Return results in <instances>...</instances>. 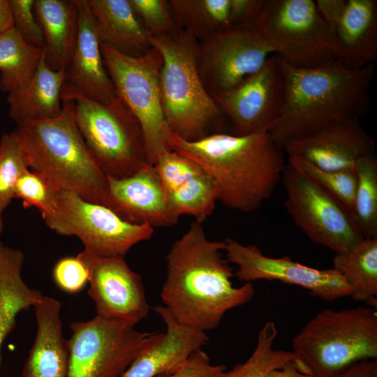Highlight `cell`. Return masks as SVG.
Wrapping results in <instances>:
<instances>
[{"mask_svg":"<svg viewBox=\"0 0 377 377\" xmlns=\"http://www.w3.org/2000/svg\"><path fill=\"white\" fill-rule=\"evenodd\" d=\"M225 241H211L202 223L192 222L166 256L161 297L180 324L203 332L216 328L226 313L249 302L251 283L232 285V268L223 258Z\"/></svg>","mask_w":377,"mask_h":377,"instance_id":"obj_1","label":"cell"},{"mask_svg":"<svg viewBox=\"0 0 377 377\" xmlns=\"http://www.w3.org/2000/svg\"><path fill=\"white\" fill-rule=\"evenodd\" d=\"M284 100L281 116L269 132L283 149L332 121L359 120L369 110L374 64L350 69L338 60L313 68H296L276 55Z\"/></svg>","mask_w":377,"mask_h":377,"instance_id":"obj_2","label":"cell"},{"mask_svg":"<svg viewBox=\"0 0 377 377\" xmlns=\"http://www.w3.org/2000/svg\"><path fill=\"white\" fill-rule=\"evenodd\" d=\"M171 150L196 162L213 179L219 201L242 212L258 209L282 179L284 150L269 133L237 136L226 133L186 141L171 131Z\"/></svg>","mask_w":377,"mask_h":377,"instance_id":"obj_3","label":"cell"},{"mask_svg":"<svg viewBox=\"0 0 377 377\" xmlns=\"http://www.w3.org/2000/svg\"><path fill=\"white\" fill-rule=\"evenodd\" d=\"M61 101L59 116L23 122L11 133L29 168L53 187L113 211L108 177L93 159L77 127L74 101Z\"/></svg>","mask_w":377,"mask_h":377,"instance_id":"obj_4","label":"cell"},{"mask_svg":"<svg viewBox=\"0 0 377 377\" xmlns=\"http://www.w3.org/2000/svg\"><path fill=\"white\" fill-rule=\"evenodd\" d=\"M163 57L160 98L169 130L186 141H195L211 131L224 133V114L206 91L196 65L197 39L181 29L175 34L149 37Z\"/></svg>","mask_w":377,"mask_h":377,"instance_id":"obj_5","label":"cell"},{"mask_svg":"<svg viewBox=\"0 0 377 377\" xmlns=\"http://www.w3.org/2000/svg\"><path fill=\"white\" fill-rule=\"evenodd\" d=\"M293 353L317 377H334L357 362L376 360V309L319 311L293 338Z\"/></svg>","mask_w":377,"mask_h":377,"instance_id":"obj_6","label":"cell"},{"mask_svg":"<svg viewBox=\"0 0 377 377\" xmlns=\"http://www.w3.org/2000/svg\"><path fill=\"white\" fill-rule=\"evenodd\" d=\"M61 97L73 100L77 127L91 156L107 177H126L149 163L142 126L117 95L101 103L64 82Z\"/></svg>","mask_w":377,"mask_h":377,"instance_id":"obj_7","label":"cell"},{"mask_svg":"<svg viewBox=\"0 0 377 377\" xmlns=\"http://www.w3.org/2000/svg\"><path fill=\"white\" fill-rule=\"evenodd\" d=\"M253 28L272 54L293 67L338 60L333 36L314 0H266Z\"/></svg>","mask_w":377,"mask_h":377,"instance_id":"obj_8","label":"cell"},{"mask_svg":"<svg viewBox=\"0 0 377 377\" xmlns=\"http://www.w3.org/2000/svg\"><path fill=\"white\" fill-rule=\"evenodd\" d=\"M103 62L117 95L139 120L146 141L148 163L154 165L159 156L170 149V131L165 123L160 98V74L163 57L151 47L139 57L126 55L101 43Z\"/></svg>","mask_w":377,"mask_h":377,"instance_id":"obj_9","label":"cell"},{"mask_svg":"<svg viewBox=\"0 0 377 377\" xmlns=\"http://www.w3.org/2000/svg\"><path fill=\"white\" fill-rule=\"evenodd\" d=\"M68 377H120L161 332H145L98 316L73 322Z\"/></svg>","mask_w":377,"mask_h":377,"instance_id":"obj_10","label":"cell"},{"mask_svg":"<svg viewBox=\"0 0 377 377\" xmlns=\"http://www.w3.org/2000/svg\"><path fill=\"white\" fill-rule=\"evenodd\" d=\"M47 226L59 235L77 237L84 250L101 257L124 256L154 231L148 224L125 221L108 207L65 190H57L55 213Z\"/></svg>","mask_w":377,"mask_h":377,"instance_id":"obj_11","label":"cell"},{"mask_svg":"<svg viewBox=\"0 0 377 377\" xmlns=\"http://www.w3.org/2000/svg\"><path fill=\"white\" fill-rule=\"evenodd\" d=\"M281 180L286 209L312 242L339 253L364 238L346 207L288 162Z\"/></svg>","mask_w":377,"mask_h":377,"instance_id":"obj_12","label":"cell"},{"mask_svg":"<svg viewBox=\"0 0 377 377\" xmlns=\"http://www.w3.org/2000/svg\"><path fill=\"white\" fill-rule=\"evenodd\" d=\"M271 54L253 27H233L198 42L196 65L206 91L213 96L258 71Z\"/></svg>","mask_w":377,"mask_h":377,"instance_id":"obj_13","label":"cell"},{"mask_svg":"<svg viewBox=\"0 0 377 377\" xmlns=\"http://www.w3.org/2000/svg\"><path fill=\"white\" fill-rule=\"evenodd\" d=\"M230 120L232 135L267 133L279 120L284 100L281 70L272 54L256 72L232 88L212 96Z\"/></svg>","mask_w":377,"mask_h":377,"instance_id":"obj_14","label":"cell"},{"mask_svg":"<svg viewBox=\"0 0 377 377\" xmlns=\"http://www.w3.org/2000/svg\"><path fill=\"white\" fill-rule=\"evenodd\" d=\"M224 241L226 259L237 265L234 276L241 281H279L302 287L313 296L327 302L350 296L348 284L333 268L318 269L297 263L289 256H265L254 244L244 245L232 238Z\"/></svg>","mask_w":377,"mask_h":377,"instance_id":"obj_15","label":"cell"},{"mask_svg":"<svg viewBox=\"0 0 377 377\" xmlns=\"http://www.w3.org/2000/svg\"><path fill=\"white\" fill-rule=\"evenodd\" d=\"M77 256L89 270L88 293L96 316L133 326L148 316L142 278L129 267L124 256L101 257L85 250Z\"/></svg>","mask_w":377,"mask_h":377,"instance_id":"obj_16","label":"cell"},{"mask_svg":"<svg viewBox=\"0 0 377 377\" xmlns=\"http://www.w3.org/2000/svg\"><path fill=\"white\" fill-rule=\"evenodd\" d=\"M283 150L288 156H301L323 170L355 171L360 158L375 154V141L359 120L337 121L289 142Z\"/></svg>","mask_w":377,"mask_h":377,"instance_id":"obj_17","label":"cell"},{"mask_svg":"<svg viewBox=\"0 0 377 377\" xmlns=\"http://www.w3.org/2000/svg\"><path fill=\"white\" fill-rule=\"evenodd\" d=\"M113 212L131 223L169 228L179 221L172 212L154 165L147 163L135 173L115 179L108 177Z\"/></svg>","mask_w":377,"mask_h":377,"instance_id":"obj_18","label":"cell"},{"mask_svg":"<svg viewBox=\"0 0 377 377\" xmlns=\"http://www.w3.org/2000/svg\"><path fill=\"white\" fill-rule=\"evenodd\" d=\"M75 1L77 33L65 82L86 98L105 103L117 94L104 65L98 29L87 0Z\"/></svg>","mask_w":377,"mask_h":377,"instance_id":"obj_19","label":"cell"},{"mask_svg":"<svg viewBox=\"0 0 377 377\" xmlns=\"http://www.w3.org/2000/svg\"><path fill=\"white\" fill-rule=\"evenodd\" d=\"M327 25L343 66L357 70L377 59L376 0H344Z\"/></svg>","mask_w":377,"mask_h":377,"instance_id":"obj_20","label":"cell"},{"mask_svg":"<svg viewBox=\"0 0 377 377\" xmlns=\"http://www.w3.org/2000/svg\"><path fill=\"white\" fill-rule=\"evenodd\" d=\"M154 311L163 320L165 332L143 350L120 377H156L172 371L207 343L205 332L180 324L163 305L154 307Z\"/></svg>","mask_w":377,"mask_h":377,"instance_id":"obj_21","label":"cell"},{"mask_svg":"<svg viewBox=\"0 0 377 377\" xmlns=\"http://www.w3.org/2000/svg\"><path fill=\"white\" fill-rule=\"evenodd\" d=\"M34 308L36 338L21 377H68L70 348L62 332L61 303L44 295Z\"/></svg>","mask_w":377,"mask_h":377,"instance_id":"obj_22","label":"cell"},{"mask_svg":"<svg viewBox=\"0 0 377 377\" xmlns=\"http://www.w3.org/2000/svg\"><path fill=\"white\" fill-rule=\"evenodd\" d=\"M34 13L43 31L46 64L66 73L74 50L78 12L75 0H35Z\"/></svg>","mask_w":377,"mask_h":377,"instance_id":"obj_23","label":"cell"},{"mask_svg":"<svg viewBox=\"0 0 377 377\" xmlns=\"http://www.w3.org/2000/svg\"><path fill=\"white\" fill-rule=\"evenodd\" d=\"M97 24L101 43L133 57L151 47L149 36L129 0H87Z\"/></svg>","mask_w":377,"mask_h":377,"instance_id":"obj_24","label":"cell"},{"mask_svg":"<svg viewBox=\"0 0 377 377\" xmlns=\"http://www.w3.org/2000/svg\"><path fill=\"white\" fill-rule=\"evenodd\" d=\"M66 73L53 71L45 63L44 53L38 68L22 89L8 94V115L17 125L28 121L47 119L62 110L61 90Z\"/></svg>","mask_w":377,"mask_h":377,"instance_id":"obj_25","label":"cell"},{"mask_svg":"<svg viewBox=\"0 0 377 377\" xmlns=\"http://www.w3.org/2000/svg\"><path fill=\"white\" fill-rule=\"evenodd\" d=\"M24 260L22 251L0 241V362L3 343L13 330L17 315L44 297L40 290L29 288L24 281Z\"/></svg>","mask_w":377,"mask_h":377,"instance_id":"obj_26","label":"cell"},{"mask_svg":"<svg viewBox=\"0 0 377 377\" xmlns=\"http://www.w3.org/2000/svg\"><path fill=\"white\" fill-rule=\"evenodd\" d=\"M333 269L350 289V297L368 306H377V237L364 238L350 250L335 253Z\"/></svg>","mask_w":377,"mask_h":377,"instance_id":"obj_27","label":"cell"},{"mask_svg":"<svg viewBox=\"0 0 377 377\" xmlns=\"http://www.w3.org/2000/svg\"><path fill=\"white\" fill-rule=\"evenodd\" d=\"M179 27L201 41L233 27L232 0H168Z\"/></svg>","mask_w":377,"mask_h":377,"instance_id":"obj_28","label":"cell"},{"mask_svg":"<svg viewBox=\"0 0 377 377\" xmlns=\"http://www.w3.org/2000/svg\"><path fill=\"white\" fill-rule=\"evenodd\" d=\"M42 55L43 48L28 44L14 28L0 36V90L8 94L24 87Z\"/></svg>","mask_w":377,"mask_h":377,"instance_id":"obj_29","label":"cell"},{"mask_svg":"<svg viewBox=\"0 0 377 377\" xmlns=\"http://www.w3.org/2000/svg\"><path fill=\"white\" fill-rule=\"evenodd\" d=\"M357 186L353 217L364 238L377 237V158H360L356 165Z\"/></svg>","mask_w":377,"mask_h":377,"instance_id":"obj_30","label":"cell"},{"mask_svg":"<svg viewBox=\"0 0 377 377\" xmlns=\"http://www.w3.org/2000/svg\"><path fill=\"white\" fill-rule=\"evenodd\" d=\"M173 213L179 218L188 215L202 223L214 210L219 200L218 188L204 171L168 193Z\"/></svg>","mask_w":377,"mask_h":377,"instance_id":"obj_31","label":"cell"},{"mask_svg":"<svg viewBox=\"0 0 377 377\" xmlns=\"http://www.w3.org/2000/svg\"><path fill=\"white\" fill-rule=\"evenodd\" d=\"M277 333L274 323H265L258 334L256 347L249 357L226 371L222 377H267L271 371L289 361L299 362L293 351L274 348Z\"/></svg>","mask_w":377,"mask_h":377,"instance_id":"obj_32","label":"cell"},{"mask_svg":"<svg viewBox=\"0 0 377 377\" xmlns=\"http://www.w3.org/2000/svg\"><path fill=\"white\" fill-rule=\"evenodd\" d=\"M287 162L315 184L334 197L352 213L357 186L355 171L323 170L296 155H289Z\"/></svg>","mask_w":377,"mask_h":377,"instance_id":"obj_33","label":"cell"},{"mask_svg":"<svg viewBox=\"0 0 377 377\" xmlns=\"http://www.w3.org/2000/svg\"><path fill=\"white\" fill-rule=\"evenodd\" d=\"M27 158L11 133L0 138V213L14 198L15 184L20 176L29 170Z\"/></svg>","mask_w":377,"mask_h":377,"instance_id":"obj_34","label":"cell"},{"mask_svg":"<svg viewBox=\"0 0 377 377\" xmlns=\"http://www.w3.org/2000/svg\"><path fill=\"white\" fill-rule=\"evenodd\" d=\"M57 190L42 176L29 169L17 179L14 198L21 200L24 208H37L47 223L55 213Z\"/></svg>","mask_w":377,"mask_h":377,"instance_id":"obj_35","label":"cell"},{"mask_svg":"<svg viewBox=\"0 0 377 377\" xmlns=\"http://www.w3.org/2000/svg\"><path fill=\"white\" fill-rule=\"evenodd\" d=\"M149 37L170 36L179 32L168 0H129Z\"/></svg>","mask_w":377,"mask_h":377,"instance_id":"obj_36","label":"cell"},{"mask_svg":"<svg viewBox=\"0 0 377 377\" xmlns=\"http://www.w3.org/2000/svg\"><path fill=\"white\" fill-rule=\"evenodd\" d=\"M154 165L168 193L204 172L196 162L171 149L161 154Z\"/></svg>","mask_w":377,"mask_h":377,"instance_id":"obj_37","label":"cell"},{"mask_svg":"<svg viewBox=\"0 0 377 377\" xmlns=\"http://www.w3.org/2000/svg\"><path fill=\"white\" fill-rule=\"evenodd\" d=\"M52 279L61 290L75 294L82 290L89 283V270L77 256L59 259L52 269Z\"/></svg>","mask_w":377,"mask_h":377,"instance_id":"obj_38","label":"cell"},{"mask_svg":"<svg viewBox=\"0 0 377 377\" xmlns=\"http://www.w3.org/2000/svg\"><path fill=\"white\" fill-rule=\"evenodd\" d=\"M9 1L13 28L28 44L43 48L44 38L34 10L35 0H9Z\"/></svg>","mask_w":377,"mask_h":377,"instance_id":"obj_39","label":"cell"},{"mask_svg":"<svg viewBox=\"0 0 377 377\" xmlns=\"http://www.w3.org/2000/svg\"><path fill=\"white\" fill-rule=\"evenodd\" d=\"M226 367L213 364L207 354L200 349L177 369L156 377H222Z\"/></svg>","mask_w":377,"mask_h":377,"instance_id":"obj_40","label":"cell"},{"mask_svg":"<svg viewBox=\"0 0 377 377\" xmlns=\"http://www.w3.org/2000/svg\"><path fill=\"white\" fill-rule=\"evenodd\" d=\"M334 377H377L376 360L357 362Z\"/></svg>","mask_w":377,"mask_h":377,"instance_id":"obj_41","label":"cell"},{"mask_svg":"<svg viewBox=\"0 0 377 377\" xmlns=\"http://www.w3.org/2000/svg\"><path fill=\"white\" fill-rule=\"evenodd\" d=\"M267 377H317L297 361H289L281 367L271 371Z\"/></svg>","mask_w":377,"mask_h":377,"instance_id":"obj_42","label":"cell"},{"mask_svg":"<svg viewBox=\"0 0 377 377\" xmlns=\"http://www.w3.org/2000/svg\"><path fill=\"white\" fill-rule=\"evenodd\" d=\"M13 28L9 0H0V36Z\"/></svg>","mask_w":377,"mask_h":377,"instance_id":"obj_43","label":"cell"},{"mask_svg":"<svg viewBox=\"0 0 377 377\" xmlns=\"http://www.w3.org/2000/svg\"><path fill=\"white\" fill-rule=\"evenodd\" d=\"M3 230V221L2 219V214L0 213V236L2 234Z\"/></svg>","mask_w":377,"mask_h":377,"instance_id":"obj_44","label":"cell"}]
</instances>
